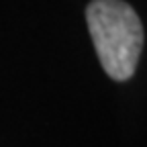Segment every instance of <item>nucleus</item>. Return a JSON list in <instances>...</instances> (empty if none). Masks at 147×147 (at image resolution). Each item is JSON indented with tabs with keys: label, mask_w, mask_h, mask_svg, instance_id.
<instances>
[{
	"label": "nucleus",
	"mask_w": 147,
	"mask_h": 147,
	"mask_svg": "<svg viewBox=\"0 0 147 147\" xmlns=\"http://www.w3.org/2000/svg\"><path fill=\"white\" fill-rule=\"evenodd\" d=\"M86 21L102 69L117 82L129 80L143 49V27L137 12L123 0H92Z\"/></svg>",
	"instance_id": "f257e3e1"
}]
</instances>
